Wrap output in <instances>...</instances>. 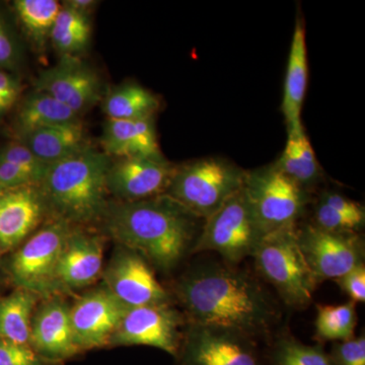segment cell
<instances>
[{
    "label": "cell",
    "mask_w": 365,
    "mask_h": 365,
    "mask_svg": "<svg viewBox=\"0 0 365 365\" xmlns=\"http://www.w3.org/2000/svg\"><path fill=\"white\" fill-rule=\"evenodd\" d=\"M104 220L107 232L119 246L136 252L163 272L191 253L203 220L165 194L109 204Z\"/></svg>",
    "instance_id": "7a4b0ae2"
},
{
    "label": "cell",
    "mask_w": 365,
    "mask_h": 365,
    "mask_svg": "<svg viewBox=\"0 0 365 365\" xmlns=\"http://www.w3.org/2000/svg\"><path fill=\"white\" fill-rule=\"evenodd\" d=\"M71 225L54 218L16 249L4 271L14 287L39 297L58 295L56 271Z\"/></svg>",
    "instance_id": "8992f818"
},
{
    "label": "cell",
    "mask_w": 365,
    "mask_h": 365,
    "mask_svg": "<svg viewBox=\"0 0 365 365\" xmlns=\"http://www.w3.org/2000/svg\"><path fill=\"white\" fill-rule=\"evenodd\" d=\"M91 26L88 16L63 4L51 31L53 45L62 56H76L90 43Z\"/></svg>",
    "instance_id": "4316f807"
},
{
    "label": "cell",
    "mask_w": 365,
    "mask_h": 365,
    "mask_svg": "<svg viewBox=\"0 0 365 365\" xmlns=\"http://www.w3.org/2000/svg\"><path fill=\"white\" fill-rule=\"evenodd\" d=\"M110 165L109 157L91 146L49 165L38 185L48 210L69 225L104 218Z\"/></svg>",
    "instance_id": "3957f363"
},
{
    "label": "cell",
    "mask_w": 365,
    "mask_h": 365,
    "mask_svg": "<svg viewBox=\"0 0 365 365\" xmlns=\"http://www.w3.org/2000/svg\"><path fill=\"white\" fill-rule=\"evenodd\" d=\"M244 191L264 234L297 227L304 215L309 193L275 163L246 170Z\"/></svg>",
    "instance_id": "ba28073f"
},
{
    "label": "cell",
    "mask_w": 365,
    "mask_h": 365,
    "mask_svg": "<svg viewBox=\"0 0 365 365\" xmlns=\"http://www.w3.org/2000/svg\"><path fill=\"white\" fill-rule=\"evenodd\" d=\"M6 271H4V268L1 267L0 265V292H1L2 285H4V278H6Z\"/></svg>",
    "instance_id": "ab89813d"
},
{
    "label": "cell",
    "mask_w": 365,
    "mask_h": 365,
    "mask_svg": "<svg viewBox=\"0 0 365 365\" xmlns=\"http://www.w3.org/2000/svg\"><path fill=\"white\" fill-rule=\"evenodd\" d=\"M330 354L336 365H365L364 334L359 338L334 343L332 352Z\"/></svg>",
    "instance_id": "d6a6232c"
},
{
    "label": "cell",
    "mask_w": 365,
    "mask_h": 365,
    "mask_svg": "<svg viewBox=\"0 0 365 365\" xmlns=\"http://www.w3.org/2000/svg\"><path fill=\"white\" fill-rule=\"evenodd\" d=\"M39 185V182L26 170L13 163L0 160V192Z\"/></svg>",
    "instance_id": "836d02e7"
},
{
    "label": "cell",
    "mask_w": 365,
    "mask_h": 365,
    "mask_svg": "<svg viewBox=\"0 0 365 365\" xmlns=\"http://www.w3.org/2000/svg\"><path fill=\"white\" fill-rule=\"evenodd\" d=\"M342 292L350 297L351 302H365V266L364 264L353 268L349 272L335 279Z\"/></svg>",
    "instance_id": "e575fe53"
},
{
    "label": "cell",
    "mask_w": 365,
    "mask_h": 365,
    "mask_svg": "<svg viewBox=\"0 0 365 365\" xmlns=\"http://www.w3.org/2000/svg\"><path fill=\"white\" fill-rule=\"evenodd\" d=\"M97 4L98 2L93 0H69L66 2V6L88 16V14L93 11V7L97 6Z\"/></svg>",
    "instance_id": "f35d334b"
},
{
    "label": "cell",
    "mask_w": 365,
    "mask_h": 365,
    "mask_svg": "<svg viewBox=\"0 0 365 365\" xmlns=\"http://www.w3.org/2000/svg\"><path fill=\"white\" fill-rule=\"evenodd\" d=\"M274 163L309 193L323 179V170L302 123L287 129V145Z\"/></svg>",
    "instance_id": "44dd1931"
},
{
    "label": "cell",
    "mask_w": 365,
    "mask_h": 365,
    "mask_svg": "<svg viewBox=\"0 0 365 365\" xmlns=\"http://www.w3.org/2000/svg\"><path fill=\"white\" fill-rule=\"evenodd\" d=\"M108 157L162 158L153 118L139 120L108 119L102 137Z\"/></svg>",
    "instance_id": "d6986e66"
},
{
    "label": "cell",
    "mask_w": 365,
    "mask_h": 365,
    "mask_svg": "<svg viewBox=\"0 0 365 365\" xmlns=\"http://www.w3.org/2000/svg\"><path fill=\"white\" fill-rule=\"evenodd\" d=\"M264 237L242 188L204 220L191 253L215 252L235 266L253 257Z\"/></svg>",
    "instance_id": "52a82bcc"
},
{
    "label": "cell",
    "mask_w": 365,
    "mask_h": 365,
    "mask_svg": "<svg viewBox=\"0 0 365 365\" xmlns=\"http://www.w3.org/2000/svg\"><path fill=\"white\" fill-rule=\"evenodd\" d=\"M34 86L79 116L97 104L102 93L98 74L76 56H62L56 66L41 72Z\"/></svg>",
    "instance_id": "5bb4252c"
},
{
    "label": "cell",
    "mask_w": 365,
    "mask_h": 365,
    "mask_svg": "<svg viewBox=\"0 0 365 365\" xmlns=\"http://www.w3.org/2000/svg\"><path fill=\"white\" fill-rule=\"evenodd\" d=\"M38 354L30 345L0 338V365H58Z\"/></svg>",
    "instance_id": "1f68e13d"
},
{
    "label": "cell",
    "mask_w": 365,
    "mask_h": 365,
    "mask_svg": "<svg viewBox=\"0 0 365 365\" xmlns=\"http://www.w3.org/2000/svg\"><path fill=\"white\" fill-rule=\"evenodd\" d=\"M297 237L318 284L364 263V242L359 234L329 232L311 223L297 227Z\"/></svg>",
    "instance_id": "8fae6325"
},
{
    "label": "cell",
    "mask_w": 365,
    "mask_h": 365,
    "mask_svg": "<svg viewBox=\"0 0 365 365\" xmlns=\"http://www.w3.org/2000/svg\"><path fill=\"white\" fill-rule=\"evenodd\" d=\"M104 285L127 307L170 304L150 264L125 247H118L113 255L104 271Z\"/></svg>",
    "instance_id": "7c38bea8"
},
{
    "label": "cell",
    "mask_w": 365,
    "mask_h": 365,
    "mask_svg": "<svg viewBox=\"0 0 365 365\" xmlns=\"http://www.w3.org/2000/svg\"><path fill=\"white\" fill-rule=\"evenodd\" d=\"M78 114L51 96L35 91L29 95L21 105L16 126L21 136L55 125L79 121Z\"/></svg>",
    "instance_id": "cb8c5ba5"
},
{
    "label": "cell",
    "mask_w": 365,
    "mask_h": 365,
    "mask_svg": "<svg viewBox=\"0 0 365 365\" xmlns=\"http://www.w3.org/2000/svg\"><path fill=\"white\" fill-rule=\"evenodd\" d=\"M319 200L327 204V205L331 206V207L339 209L343 212L365 217L364 205L342 195V194L337 193V192H325V193L322 194Z\"/></svg>",
    "instance_id": "d590c367"
},
{
    "label": "cell",
    "mask_w": 365,
    "mask_h": 365,
    "mask_svg": "<svg viewBox=\"0 0 365 365\" xmlns=\"http://www.w3.org/2000/svg\"><path fill=\"white\" fill-rule=\"evenodd\" d=\"M0 160L13 163L20 169L26 170V173L35 177L39 184L49 167L48 163L36 157L32 151L21 143L9 144L0 148Z\"/></svg>",
    "instance_id": "4dcf8cb0"
},
{
    "label": "cell",
    "mask_w": 365,
    "mask_h": 365,
    "mask_svg": "<svg viewBox=\"0 0 365 365\" xmlns=\"http://www.w3.org/2000/svg\"><path fill=\"white\" fill-rule=\"evenodd\" d=\"M297 227L266 235L253 258L285 306L302 309L311 304L319 284L300 249Z\"/></svg>",
    "instance_id": "5b68a950"
},
{
    "label": "cell",
    "mask_w": 365,
    "mask_h": 365,
    "mask_svg": "<svg viewBox=\"0 0 365 365\" xmlns=\"http://www.w3.org/2000/svg\"><path fill=\"white\" fill-rule=\"evenodd\" d=\"M186 318L170 304L127 307L109 346H150L176 357Z\"/></svg>",
    "instance_id": "30bf717a"
},
{
    "label": "cell",
    "mask_w": 365,
    "mask_h": 365,
    "mask_svg": "<svg viewBox=\"0 0 365 365\" xmlns=\"http://www.w3.org/2000/svg\"><path fill=\"white\" fill-rule=\"evenodd\" d=\"M103 261V240L71 227L57 266L58 294L91 285L102 273Z\"/></svg>",
    "instance_id": "ac0fdd59"
},
{
    "label": "cell",
    "mask_w": 365,
    "mask_h": 365,
    "mask_svg": "<svg viewBox=\"0 0 365 365\" xmlns=\"http://www.w3.org/2000/svg\"><path fill=\"white\" fill-rule=\"evenodd\" d=\"M9 109V108L7 107V106L2 102L1 98H0V116H1L2 114H4V113H6Z\"/></svg>",
    "instance_id": "60d3db41"
},
{
    "label": "cell",
    "mask_w": 365,
    "mask_h": 365,
    "mask_svg": "<svg viewBox=\"0 0 365 365\" xmlns=\"http://www.w3.org/2000/svg\"><path fill=\"white\" fill-rule=\"evenodd\" d=\"M357 325L356 304L349 300L345 304H318L314 322V339L326 342H343L354 338Z\"/></svg>",
    "instance_id": "484cf974"
},
{
    "label": "cell",
    "mask_w": 365,
    "mask_h": 365,
    "mask_svg": "<svg viewBox=\"0 0 365 365\" xmlns=\"http://www.w3.org/2000/svg\"><path fill=\"white\" fill-rule=\"evenodd\" d=\"M176 165L162 158L132 157L111 163L108 191L122 202L146 200L165 195Z\"/></svg>",
    "instance_id": "9a60e30c"
},
{
    "label": "cell",
    "mask_w": 365,
    "mask_h": 365,
    "mask_svg": "<svg viewBox=\"0 0 365 365\" xmlns=\"http://www.w3.org/2000/svg\"><path fill=\"white\" fill-rule=\"evenodd\" d=\"M39 297L16 288L0 297V338L18 344L30 345L31 326Z\"/></svg>",
    "instance_id": "603a6c76"
},
{
    "label": "cell",
    "mask_w": 365,
    "mask_h": 365,
    "mask_svg": "<svg viewBox=\"0 0 365 365\" xmlns=\"http://www.w3.org/2000/svg\"><path fill=\"white\" fill-rule=\"evenodd\" d=\"M18 52L4 20L0 16V66H11L16 62Z\"/></svg>",
    "instance_id": "8d00e7d4"
},
{
    "label": "cell",
    "mask_w": 365,
    "mask_h": 365,
    "mask_svg": "<svg viewBox=\"0 0 365 365\" xmlns=\"http://www.w3.org/2000/svg\"><path fill=\"white\" fill-rule=\"evenodd\" d=\"M246 170L222 158H203L176 165L165 195L205 220L244 188Z\"/></svg>",
    "instance_id": "277c9868"
},
{
    "label": "cell",
    "mask_w": 365,
    "mask_h": 365,
    "mask_svg": "<svg viewBox=\"0 0 365 365\" xmlns=\"http://www.w3.org/2000/svg\"><path fill=\"white\" fill-rule=\"evenodd\" d=\"M324 344L307 345L289 333H283L272 339L267 360L269 365H336Z\"/></svg>",
    "instance_id": "83f0119b"
},
{
    "label": "cell",
    "mask_w": 365,
    "mask_h": 365,
    "mask_svg": "<svg viewBox=\"0 0 365 365\" xmlns=\"http://www.w3.org/2000/svg\"><path fill=\"white\" fill-rule=\"evenodd\" d=\"M178 365H266L258 341L232 329L187 324Z\"/></svg>",
    "instance_id": "9c48e42d"
},
{
    "label": "cell",
    "mask_w": 365,
    "mask_h": 365,
    "mask_svg": "<svg viewBox=\"0 0 365 365\" xmlns=\"http://www.w3.org/2000/svg\"><path fill=\"white\" fill-rule=\"evenodd\" d=\"M21 143L48 165L71 157L88 146L81 120L34 131L21 137Z\"/></svg>",
    "instance_id": "7402d4cb"
},
{
    "label": "cell",
    "mask_w": 365,
    "mask_h": 365,
    "mask_svg": "<svg viewBox=\"0 0 365 365\" xmlns=\"http://www.w3.org/2000/svg\"><path fill=\"white\" fill-rule=\"evenodd\" d=\"M47 211L38 185L0 192V253L21 246Z\"/></svg>",
    "instance_id": "e0dca14e"
},
{
    "label": "cell",
    "mask_w": 365,
    "mask_h": 365,
    "mask_svg": "<svg viewBox=\"0 0 365 365\" xmlns=\"http://www.w3.org/2000/svg\"><path fill=\"white\" fill-rule=\"evenodd\" d=\"M21 93V85L16 78L6 72L0 71V98L11 108Z\"/></svg>",
    "instance_id": "74e56055"
},
{
    "label": "cell",
    "mask_w": 365,
    "mask_h": 365,
    "mask_svg": "<svg viewBox=\"0 0 365 365\" xmlns=\"http://www.w3.org/2000/svg\"><path fill=\"white\" fill-rule=\"evenodd\" d=\"M160 107V100L155 93L135 83L115 88L103 103V109L108 119L113 120L153 118Z\"/></svg>",
    "instance_id": "d4e9b609"
},
{
    "label": "cell",
    "mask_w": 365,
    "mask_h": 365,
    "mask_svg": "<svg viewBox=\"0 0 365 365\" xmlns=\"http://www.w3.org/2000/svg\"><path fill=\"white\" fill-rule=\"evenodd\" d=\"M365 217L343 212L339 209L331 207L318 201L314 208V222L316 225L329 232H349L359 234L364 227Z\"/></svg>",
    "instance_id": "f546056e"
},
{
    "label": "cell",
    "mask_w": 365,
    "mask_h": 365,
    "mask_svg": "<svg viewBox=\"0 0 365 365\" xmlns=\"http://www.w3.org/2000/svg\"><path fill=\"white\" fill-rule=\"evenodd\" d=\"M14 7L26 33L43 44L51 35L62 4L56 0H16Z\"/></svg>",
    "instance_id": "f1b7e54d"
},
{
    "label": "cell",
    "mask_w": 365,
    "mask_h": 365,
    "mask_svg": "<svg viewBox=\"0 0 365 365\" xmlns=\"http://www.w3.org/2000/svg\"><path fill=\"white\" fill-rule=\"evenodd\" d=\"M126 309L105 285L79 297L71 306L72 332L78 349L83 352L109 345Z\"/></svg>",
    "instance_id": "4fadbf2b"
},
{
    "label": "cell",
    "mask_w": 365,
    "mask_h": 365,
    "mask_svg": "<svg viewBox=\"0 0 365 365\" xmlns=\"http://www.w3.org/2000/svg\"><path fill=\"white\" fill-rule=\"evenodd\" d=\"M187 324L232 329L271 341L280 307L260 281L230 264H200L175 285Z\"/></svg>",
    "instance_id": "6da1fadb"
},
{
    "label": "cell",
    "mask_w": 365,
    "mask_h": 365,
    "mask_svg": "<svg viewBox=\"0 0 365 365\" xmlns=\"http://www.w3.org/2000/svg\"><path fill=\"white\" fill-rule=\"evenodd\" d=\"M309 64L306 29L304 21L297 19L295 23L289 56H288L287 76L281 109L287 122V129L302 124V110L306 98Z\"/></svg>",
    "instance_id": "ffe728a7"
},
{
    "label": "cell",
    "mask_w": 365,
    "mask_h": 365,
    "mask_svg": "<svg viewBox=\"0 0 365 365\" xmlns=\"http://www.w3.org/2000/svg\"><path fill=\"white\" fill-rule=\"evenodd\" d=\"M30 346L41 356L56 364L81 352L72 332L71 306L58 295L45 299L35 309Z\"/></svg>",
    "instance_id": "2e32d148"
}]
</instances>
